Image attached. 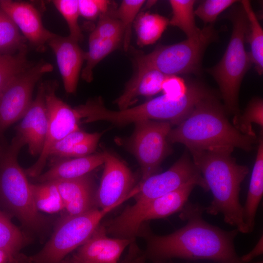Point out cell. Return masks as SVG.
<instances>
[{"label": "cell", "mask_w": 263, "mask_h": 263, "mask_svg": "<svg viewBox=\"0 0 263 263\" xmlns=\"http://www.w3.org/2000/svg\"><path fill=\"white\" fill-rule=\"evenodd\" d=\"M205 207L188 202L180 211V218L186 225L166 235H158L147 223L138 236L144 238L146 258L153 263H165L173 258L208 260L220 263H244L235 250L237 229L226 231L206 221Z\"/></svg>", "instance_id": "6da1fadb"}, {"label": "cell", "mask_w": 263, "mask_h": 263, "mask_svg": "<svg viewBox=\"0 0 263 263\" xmlns=\"http://www.w3.org/2000/svg\"><path fill=\"white\" fill-rule=\"evenodd\" d=\"M168 140L184 145L190 153L232 152L235 148L249 151L258 143L256 136L244 134L230 123L215 95L197 103L183 121L171 129Z\"/></svg>", "instance_id": "7a4b0ae2"}, {"label": "cell", "mask_w": 263, "mask_h": 263, "mask_svg": "<svg viewBox=\"0 0 263 263\" xmlns=\"http://www.w3.org/2000/svg\"><path fill=\"white\" fill-rule=\"evenodd\" d=\"M229 151H202L190 153L213 199L205 211L212 215L222 214L225 223L239 232L248 233L240 202L241 185L249 169L238 164Z\"/></svg>", "instance_id": "3957f363"}, {"label": "cell", "mask_w": 263, "mask_h": 263, "mask_svg": "<svg viewBox=\"0 0 263 263\" xmlns=\"http://www.w3.org/2000/svg\"><path fill=\"white\" fill-rule=\"evenodd\" d=\"M227 16L232 23L229 43L221 60L208 72L218 84L226 113L235 116L240 113L238 95L241 82L252 62L244 47L248 23L241 3L233 7Z\"/></svg>", "instance_id": "277c9868"}, {"label": "cell", "mask_w": 263, "mask_h": 263, "mask_svg": "<svg viewBox=\"0 0 263 263\" xmlns=\"http://www.w3.org/2000/svg\"><path fill=\"white\" fill-rule=\"evenodd\" d=\"M25 145L16 134L0 158V199L25 226L37 230L43 226V218L35 205L31 184L18 161L19 152Z\"/></svg>", "instance_id": "5b68a950"}, {"label": "cell", "mask_w": 263, "mask_h": 263, "mask_svg": "<svg viewBox=\"0 0 263 263\" xmlns=\"http://www.w3.org/2000/svg\"><path fill=\"white\" fill-rule=\"evenodd\" d=\"M217 38L213 24L205 25L197 36L172 45H158L151 52L138 56L136 61L165 75L198 74L206 49Z\"/></svg>", "instance_id": "8992f818"}, {"label": "cell", "mask_w": 263, "mask_h": 263, "mask_svg": "<svg viewBox=\"0 0 263 263\" xmlns=\"http://www.w3.org/2000/svg\"><path fill=\"white\" fill-rule=\"evenodd\" d=\"M117 207L95 208L75 215L66 214L59 220L48 242L38 253L24 258V263H60L92 235L102 219Z\"/></svg>", "instance_id": "52a82bcc"}, {"label": "cell", "mask_w": 263, "mask_h": 263, "mask_svg": "<svg viewBox=\"0 0 263 263\" xmlns=\"http://www.w3.org/2000/svg\"><path fill=\"white\" fill-rule=\"evenodd\" d=\"M197 186V183L191 182L153 200L128 206L119 215L103 224L107 234L115 238L135 239L146 222L181 211Z\"/></svg>", "instance_id": "ba28073f"}, {"label": "cell", "mask_w": 263, "mask_h": 263, "mask_svg": "<svg viewBox=\"0 0 263 263\" xmlns=\"http://www.w3.org/2000/svg\"><path fill=\"white\" fill-rule=\"evenodd\" d=\"M135 125L130 146L140 166L143 181L157 173L169 153L168 136L171 125L166 121L147 120Z\"/></svg>", "instance_id": "9c48e42d"}, {"label": "cell", "mask_w": 263, "mask_h": 263, "mask_svg": "<svg viewBox=\"0 0 263 263\" xmlns=\"http://www.w3.org/2000/svg\"><path fill=\"white\" fill-rule=\"evenodd\" d=\"M45 86L48 126L44 145L36 162L25 170L26 175L33 178L41 174L52 146L68 134L80 130L79 123L82 119L77 107H71L56 96V84Z\"/></svg>", "instance_id": "30bf717a"}, {"label": "cell", "mask_w": 263, "mask_h": 263, "mask_svg": "<svg viewBox=\"0 0 263 263\" xmlns=\"http://www.w3.org/2000/svg\"><path fill=\"white\" fill-rule=\"evenodd\" d=\"M53 66L40 61L16 76L0 94V132L23 118L30 106L35 85Z\"/></svg>", "instance_id": "8fae6325"}, {"label": "cell", "mask_w": 263, "mask_h": 263, "mask_svg": "<svg viewBox=\"0 0 263 263\" xmlns=\"http://www.w3.org/2000/svg\"><path fill=\"white\" fill-rule=\"evenodd\" d=\"M197 183L206 191L207 185L187 151L167 170L150 176L134 187L135 203L148 202L172 192L191 182Z\"/></svg>", "instance_id": "7c38bea8"}, {"label": "cell", "mask_w": 263, "mask_h": 263, "mask_svg": "<svg viewBox=\"0 0 263 263\" xmlns=\"http://www.w3.org/2000/svg\"><path fill=\"white\" fill-rule=\"evenodd\" d=\"M104 168L97 188V207H118L136 194L135 179L129 168L120 159L104 150Z\"/></svg>", "instance_id": "4fadbf2b"}, {"label": "cell", "mask_w": 263, "mask_h": 263, "mask_svg": "<svg viewBox=\"0 0 263 263\" xmlns=\"http://www.w3.org/2000/svg\"><path fill=\"white\" fill-rule=\"evenodd\" d=\"M45 86L41 83L36 98L32 101L22 120L16 127L17 135L27 145L30 154L40 155L42 151L48 126L45 103Z\"/></svg>", "instance_id": "5bb4252c"}, {"label": "cell", "mask_w": 263, "mask_h": 263, "mask_svg": "<svg viewBox=\"0 0 263 263\" xmlns=\"http://www.w3.org/2000/svg\"><path fill=\"white\" fill-rule=\"evenodd\" d=\"M134 240L110 238L100 224L72 256L79 263H119L123 251Z\"/></svg>", "instance_id": "9a60e30c"}, {"label": "cell", "mask_w": 263, "mask_h": 263, "mask_svg": "<svg viewBox=\"0 0 263 263\" xmlns=\"http://www.w3.org/2000/svg\"><path fill=\"white\" fill-rule=\"evenodd\" d=\"M0 8L7 14L25 38L36 47H41L56 34L46 29L39 13L29 3L0 0Z\"/></svg>", "instance_id": "2e32d148"}, {"label": "cell", "mask_w": 263, "mask_h": 263, "mask_svg": "<svg viewBox=\"0 0 263 263\" xmlns=\"http://www.w3.org/2000/svg\"><path fill=\"white\" fill-rule=\"evenodd\" d=\"M52 181L58 189L67 214L78 215L99 208L96 201L97 188L90 173L76 178Z\"/></svg>", "instance_id": "e0dca14e"}, {"label": "cell", "mask_w": 263, "mask_h": 263, "mask_svg": "<svg viewBox=\"0 0 263 263\" xmlns=\"http://www.w3.org/2000/svg\"><path fill=\"white\" fill-rule=\"evenodd\" d=\"M55 54L66 92H75L85 52L69 37L56 35L47 42Z\"/></svg>", "instance_id": "ac0fdd59"}, {"label": "cell", "mask_w": 263, "mask_h": 263, "mask_svg": "<svg viewBox=\"0 0 263 263\" xmlns=\"http://www.w3.org/2000/svg\"><path fill=\"white\" fill-rule=\"evenodd\" d=\"M137 65L136 74L128 82L122 94L115 100L119 110L129 108L138 96H150L162 91L166 75L143 64L137 63Z\"/></svg>", "instance_id": "d6986e66"}, {"label": "cell", "mask_w": 263, "mask_h": 263, "mask_svg": "<svg viewBox=\"0 0 263 263\" xmlns=\"http://www.w3.org/2000/svg\"><path fill=\"white\" fill-rule=\"evenodd\" d=\"M104 161L103 152L84 157L59 160L36 179L40 183L78 177L90 173L104 164Z\"/></svg>", "instance_id": "ffe728a7"}, {"label": "cell", "mask_w": 263, "mask_h": 263, "mask_svg": "<svg viewBox=\"0 0 263 263\" xmlns=\"http://www.w3.org/2000/svg\"><path fill=\"white\" fill-rule=\"evenodd\" d=\"M258 149L252 169L248 190L244 207V219L249 233L255 226V217L263 195V130L258 138Z\"/></svg>", "instance_id": "44dd1931"}, {"label": "cell", "mask_w": 263, "mask_h": 263, "mask_svg": "<svg viewBox=\"0 0 263 263\" xmlns=\"http://www.w3.org/2000/svg\"><path fill=\"white\" fill-rule=\"evenodd\" d=\"M169 23L167 18L157 14L144 12L138 14L134 21L138 44L143 46L155 43Z\"/></svg>", "instance_id": "7402d4cb"}, {"label": "cell", "mask_w": 263, "mask_h": 263, "mask_svg": "<svg viewBox=\"0 0 263 263\" xmlns=\"http://www.w3.org/2000/svg\"><path fill=\"white\" fill-rule=\"evenodd\" d=\"M244 10L248 23L246 40L248 41L251 51L249 53L252 63L260 75L263 72V30L250 2L247 0L240 2Z\"/></svg>", "instance_id": "603a6c76"}, {"label": "cell", "mask_w": 263, "mask_h": 263, "mask_svg": "<svg viewBox=\"0 0 263 263\" xmlns=\"http://www.w3.org/2000/svg\"><path fill=\"white\" fill-rule=\"evenodd\" d=\"M119 41L102 38L93 31L89 38V50L85 53L86 63L81 72V77L87 82L93 79L95 66L118 46Z\"/></svg>", "instance_id": "cb8c5ba5"}, {"label": "cell", "mask_w": 263, "mask_h": 263, "mask_svg": "<svg viewBox=\"0 0 263 263\" xmlns=\"http://www.w3.org/2000/svg\"><path fill=\"white\" fill-rule=\"evenodd\" d=\"M31 188L38 211L54 213L65 209L60 192L53 181L31 184Z\"/></svg>", "instance_id": "d4e9b609"}, {"label": "cell", "mask_w": 263, "mask_h": 263, "mask_svg": "<svg viewBox=\"0 0 263 263\" xmlns=\"http://www.w3.org/2000/svg\"><path fill=\"white\" fill-rule=\"evenodd\" d=\"M172 16L169 24L176 26L185 33L188 38L197 36L201 30L195 20L193 0H170Z\"/></svg>", "instance_id": "484cf974"}, {"label": "cell", "mask_w": 263, "mask_h": 263, "mask_svg": "<svg viewBox=\"0 0 263 263\" xmlns=\"http://www.w3.org/2000/svg\"><path fill=\"white\" fill-rule=\"evenodd\" d=\"M24 40L14 23L0 8V55H11L25 48Z\"/></svg>", "instance_id": "4316f807"}, {"label": "cell", "mask_w": 263, "mask_h": 263, "mask_svg": "<svg viewBox=\"0 0 263 263\" xmlns=\"http://www.w3.org/2000/svg\"><path fill=\"white\" fill-rule=\"evenodd\" d=\"M29 67L25 47L14 55H0V94L16 76Z\"/></svg>", "instance_id": "83f0119b"}, {"label": "cell", "mask_w": 263, "mask_h": 263, "mask_svg": "<svg viewBox=\"0 0 263 263\" xmlns=\"http://www.w3.org/2000/svg\"><path fill=\"white\" fill-rule=\"evenodd\" d=\"M26 241L24 234L0 211V250L19 257V251Z\"/></svg>", "instance_id": "f1b7e54d"}, {"label": "cell", "mask_w": 263, "mask_h": 263, "mask_svg": "<svg viewBox=\"0 0 263 263\" xmlns=\"http://www.w3.org/2000/svg\"><path fill=\"white\" fill-rule=\"evenodd\" d=\"M252 123L263 127V100L260 97L254 98L247 105L242 114L234 117L233 125L242 133L256 136Z\"/></svg>", "instance_id": "f546056e"}, {"label": "cell", "mask_w": 263, "mask_h": 263, "mask_svg": "<svg viewBox=\"0 0 263 263\" xmlns=\"http://www.w3.org/2000/svg\"><path fill=\"white\" fill-rule=\"evenodd\" d=\"M145 2L144 0H123L116 11V18L120 20L123 27L125 50H128L130 45L132 24Z\"/></svg>", "instance_id": "4dcf8cb0"}, {"label": "cell", "mask_w": 263, "mask_h": 263, "mask_svg": "<svg viewBox=\"0 0 263 263\" xmlns=\"http://www.w3.org/2000/svg\"><path fill=\"white\" fill-rule=\"evenodd\" d=\"M52 2L67 23L69 37L77 42L81 41L83 36L78 22L80 16L78 0H55Z\"/></svg>", "instance_id": "1f68e13d"}, {"label": "cell", "mask_w": 263, "mask_h": 263, "mask_svg": "<svg viewBox=\"0 0 263 263\" xmlns=\"http://www.w3.org/2000/svg\"><path fill=\"white\" fill-rule=\"evenodd\" d=\"M237 1L235 0H206L199 5L194 10V14L205 24H213L222 12Z\"/></svg>", "instance_id": "d6a6232c"}, {"label": "cell", "mask_w": 263, "mask_h": 263, "mask_svg": "<svg viewBox=\"0 0 263 263\" xmlns=\"http://www.w3.org/2000/svg\"><path fill=\"white\" fill-rule=\"evenodd\" d=\"M93 31L102 38L119 42L123 36V27L120 20L110 17L107 13L99 17L96 26Z\"/></svg>", "instance_id": "836d02e7"}, {"label": "cell", "mask_w": 263, "mask_h": 263, "mask_svg": "<svg viewBox=\"0 0 263 263\" xmlns=\"http://www.w3.org/2000/svg\"><path fill=\"white\" fill-rule=\"evenodd\" d=\"M93 133L78 130L74 131L56 142L51 148L49 156L63 158L65 155L77 144L90 138Z\"/></svg>", "instance_id": "e575fe53"}, {"label": "cell", "mask_w": 263, "mask_h": 263, "mask_svg": "<svg viewBox=\"0 0 263 263\" xmlns=\"http://www.w3.org/2000/svg\"><path fill=\"white\" fill-rule=\"evenodd\" d=\"M110 4L107 0H78L80 15L89 20L107 13Z\"/></svg>", "instance_id": "d590c367"}, {"label": "cell", "mask_w": 263, "mask_h": 263, "mask_svg": "<svg viewBox=\"0 0 263 263\" xmlns=\"http://www.w3.org/2000/svg\"><path fill=\"white\" fill-rule=\"evenodd\" d=\"M188 85L184 79L177 75H166L162 84L163 94L173 99H179L186 95Z\"/></svg>", "instance_id": "8d00e7d4"}, {"label": "cell", "mask_w": 263, "mask_h": 263, "mask_svg": "<svg viewBox=\"0 0 263 263\" xmlns=\"http://www.w3.org/2000/svg\"><path fill=\"white\" fill-rule=\"evenodd\" d=\"M101 136L100 133H93L90 138L76 145L63 158L81 157L92 154L95 150Z\"/></svg>", "instance_id": "74e56055"}, {"label": "cell", "mask_w": 263, "mask_h": 263, "mask_svg": "<svg viewBox=\"0 0 263 263\" xmlns=\"http://www.w3.org/2000/svg\"><path fill=\"white\" fill-rule=\"evenodd\" d=\"M146 260L144 252L139 248L135 240L129 245L128 254L120 263H145Z\"/></svg>", "instance_id": "f35d334b"}, {"label": "cell", "mask_w": 263, "mask_h": 263, "mask_svg": "<svg viewBox=\"0 0 263 263\" xmlns=\"http://www.w3.org/2000/svg\"><path fill=\"white\" fill-rule=\"evenodd\" d=\"M263 236H262L256 246L249 253L241 257L244 263H248L253 259L263 253Z\"/></svg>", "instance_id": "ab89813d"}, {"label": "cell", "mask_w": 263, "mask_h": 263, "mask_svg": "<svg viewBox=\"0 0 263 263\" xmlns=\"http://www.w3.org/2000/svg\"><path fill=\"white\" fill-rule=\"evenodd\" d=\"M22 256L16 257L7 251L0 250V263H21Z\"/></svg>", "instance_id": "60d3db41"}, {"label": "cell", "mask_w": 263, "mask_h": 263, "mask_svg": "<svg viewBox=\"0 0 263 263\" xmlns=\"http://www.w3.org/2000/svg\"><path fill=\"white\" fill-rule=\"evenodd\" d=\"M60 263H79L75 260L72 256L69 257H66Z\"/></svg>", "instance_id": "b9f144b4"}]
</instances>
